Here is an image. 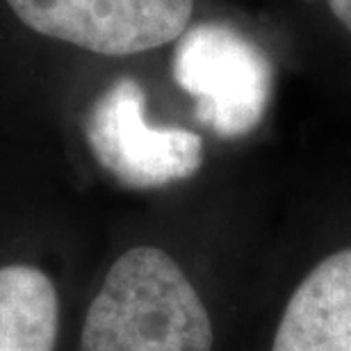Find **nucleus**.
<instances>
[{
	"instance_id": "obj_1",
	"label": "nucleus",
	"mask_w": 351,
	"mask_h": 351,
	"mask_svg": "<svg viewBox=\"0 0 351 351\" xmlns=\"http://www.w3.org/2000/svg\"><path fill=\"white\" fill-rule=\"evenodd\" d=\"M213 345L206 304L158 247H135L117 258L80 335V351H213Z\"/></svg>"
},
{
	"instance_id": "obj_4",
	"label": "nucleus",
	"mask_w": 351,
	"mask_h": 351,
	"mask_svg": "<svg viewBox=\"0 0 351 351\" xmlns=\"http://www.w3.org/2000/svg\"><path fill=\"white\" fill-rule=\"evenodd\" d=\"M7 5L37 34L110 58L176 41L194 12V0H7Z\"/></svg>"
},
{
	"instance_id": "obj_5",
	"label": "nucleus",
	"mask_w": 351,
	"mask_h": 351,
	"mask_svg": "<svg viewBox=\"0 0 351 351\" xmlns=\"http://www.w3.org/2000/svg\"><path fill=\"white\" fill-rule=\"evenodd\" d=\"M271 351H351V249L326 256L301 280Z\"/></svg>"
},
{
	"instance_id": "obj_2",
	"label": "nucleus",
	"mask_w": 351,
	"mask_h": 351,
	"mask_svg": "<svg viewBox=\"0 0 351 351\" xmlns=\"http://www.w3.org/2000/svg\"><path fill=\"white\" fill-rule=\"evenodd\" d=\"M173 80L196 101V119L215 135L235 139L263 123L274 91L269 58L247 34L206 21L176 39Z\"/></svg>"
},
{
	"instance_id": "obj_6",
	"label": "nucleus",
	"mask_w": 351,
	"mask_h": 351,
	"mask_svg": "<svg viewBox=\"0 0 351 351\" xmlns=\"http://www.w3.org/2000/svg\"><path fill=\"white\" fill-rule=\"evenodd\" d=\"M60 299L46 271L0 267V351H55Z\"/></svg>"
},
{
	"instance_id": "obj_7",
	"label": "nucleus",
	"mask_w": 351,
	"mask_h": 351,
	"mask_svg": "<svg viewBox=\"0 0 351 351\" xmlns=\"http://www.w3.org/2000/svg\"><path fill=\"white\" fill-rule=\"evenodd\" d=\"M331 7L333 16L347 27V32L351 34V0H326Z\"/></svg>"
},
{
	"instance_id": "obj_3",
	"label": "nucleus",
	"mask_w": 351,
	"mask_h": 351,
	"mask_svg": "<svg viewBox=\"0 0 351 351\" xmlns=\"http://www.w3.org/2000/svg\"><path fill=\"white\" fill-rule=\"evenodd\" d=\"M146 96L135 78L114 80L89 110L85 135L98 165L135 189L165 187L203 165V139L185 128H153Z\"/></svg>"
}]
</instances>
